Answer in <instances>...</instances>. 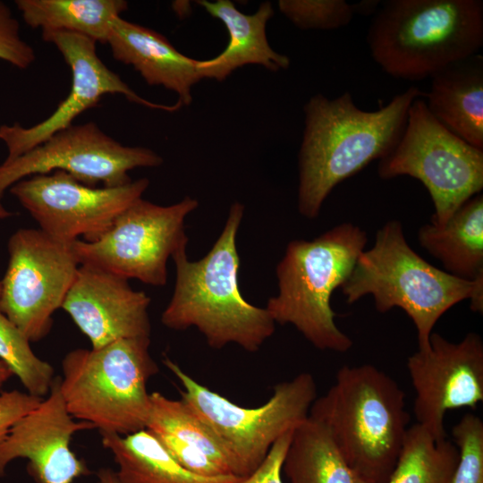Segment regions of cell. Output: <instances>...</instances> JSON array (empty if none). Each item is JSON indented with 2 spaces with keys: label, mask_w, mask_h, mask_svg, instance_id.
<instances>
[{
  "label": "cell",
  "mask_w": 483,
  "mask_h": 483,
  "mask_svg": "<svg viewBox=\"0 0 483 483\" xmlns=\"http://www.w3.org/2000/svg\"><path fill=\"white\" fill-rule=\"evenodd\" d=\"M426 93L411 87L377 111H364L346 91L329 99L311 97L304 106L299 151L298 209L316 218L332 190L395 147L412 102Z\"/></svg>",
  "instance_id": "1"
},
{
  "label": "cell",
  "mask_w": 483,
  "mask_h": 483,
  "mask_svg": "<svg viewBox=\"0 0 483 483\" xmlns=\"http://www.w3.org/2000/svg\"><path fill=\"white\" fill-rule=\"evenodd\" d=\"M243 215L242 203L231 205L220 235L199 260L191 261L186 248L173 255L174 288L161 323L173 330L195 327L213 349L235 343L255 352L272 336L275 323L239 289L236 237Z\"/></svg>",
  "instance_id": "2"
},
{
  "label": "cell",
  "mask_w": 483,
  "mask_h": 483,
  "mask_svg": "<svg viewBox=\"0 0 483 483\" xmlns=\"http://www.w3.org/2000/svg\"><path fill=\"white\" fill-rule=\"evenodd\" d=\"M309 417L328 430L338 451L371 483L390 477L408 431L405 394L397 382L371 364L343 366Z\"/></svg>",
  "instance_id": "3"
},
{
  "label": "cell",
  "mask_w": 483,
  "mask_h": 483,
  "mask_svg": "<svg viewBox=\"0 0 483 483\" xmlns=\"http://www.w3.org/2000/svg\"><path fill=\"white\" fill-rule=\"evenodd\" d=\"M367 42L391 76L419 80L477 54L483 44L479 0H388L380 4Z\"/></svg>",
  "instance_id": "4"
},
{
  "label": "cell",
  "mask_w": 483,
  "mask_h": 483,
  "mask_svg": "<svg viewBox=\"0 0 483 483\" xmlns=\"http://www.w3.org/2000/svg\"><path fill=\"white\" fill-rule=\"evenodd\" d=\"M367 241L363 230L344 223L311 241L290 242L275 269L278 293L265 307L275 323L292 325L318 350H350L352 341L336 326L330 300Z\"/></svg>",
  "instance_id": "5"
},
{
  "label": "cell",
  "mask_w": 483,
  "mask_h": 483,
  "mask_svg": "<svg viewBox=\"0 0 483 483\" xmlns=\"http://www.w3.org/2000/svg\"><path fill=\"white\" fill-rule=\"evenodd\" d=\"M474 285V279L459 278L427 262L407 243L401 223L390 220L340 288L349 304L372 295L381 313L402 309L416 327L419 350H427L436 323L456 303L470 300Z\"/></svg>",
  "instance_id": "6"
},
{
  "label": "cell",
  "mask_w": 483,
  "mask_h": 483,
  "mask_svg": "<svg viewBox=\"0 0 483 483\" xmlns=\"http://www.w3.org/2000/svg\"><path fill=\"white\" fill-rule=\"evenodd\" d=\"M149 346L150 337H136L70 351L60 377L69 413L100 433L127 436L145 429L150 409L147 384L159 370Z\"/></svg>",
  "instance_id": "7"
},
{
  "label": "cell",
  "mask_w": 483,
  "mask_h": 483,
  "mask_svg": "<svg viewBox=\"0 0 483 483\" xmlns=\"http://www.w3.org/2000/svg\"><path fill=\"white\" fill-rule=\"evenodd\" d=\"M165 366L182 386V400L202 419L228 453L234 474L244 478L265 459L274 443L304 421L317 396L309 372L275 386L262 405L247 408L197 382L170 358Z\"/></svg>",
  "instance_id": "8"
},
{
  "label": "cell",
  "mask_w": 483,
  "mask_h": 483,
  "mask_svg": "<svg viewBox=\"0 0 483 483\" xmlns=\"http://www.w3.org/2000/svg\"><path fill=\"white\" fill-rule=\"evenodd\" d=\"M379 177L408 175L420 181L432 199L431 223L444 225L455 210L483 188V150L441 125L425 100L411 105L395 147L379 160Z\"/></svg>",
  "instance_id": "9"
},
{
  "label": "cell",
  "mask_w": 483,
  "mask_h": 483,
  "mask_svg": "<svg viewBox=\"0 0 483 483\" xmlns=\"http://www.w3.org/2000/svg\"><path fill=\"white\" fill-rule=\"evenodd\" d=\"M199 207L189 196L160 206L142 198L129 206L98 240H76L72 250L80 264H88L126 279L163 286L169 258L187 248L185 219Z\"/></svg>",
  "instance_id": "10"
},
{
  "label": "cell",
  "mask_w": 483,
  "mask_h": 483,
  "mask_svg": "<svg viewBox=\"0 0 483 483\" xmlns=\"http://www.w3.org/2000/svg\"><path fill=\"white\" fill-rule=\"evenodd\" d=\"M72 243L32 228L17 230L8 241L0 309L30 343L49 334L75 278L80 264Z\"/></svg>",
  "instance_id": "11"
},
{
  "label": "cell",
  "mask_w": 483,
  "mask_h": 483,
  "mask_svg": "<svg viewBox=\"0 0 483 483\" xmlns=\"http://www.w3.org/2000/svg\"><path fill=\"white\" fill-rule=\"evenodd\" d=\"M149 185L147 178L117 186L90 187L64 171L35 174L14 183L10 192L41 231L72 243L80 237L96 242Z\"/></svg>",
  "instance_id": "12"
},
{
  "label": "cell",
  "mask_w": 483,
  "mask_h": 483,
  "mask_svg": "<svg viewBox=\"0 0 483 483\" xmlns=\"http://www.w3.org/2000/svg\"><path fill=\"white\" fill-rule=\"evenodd\" d=\"M163 158L144 147L124 146L96 123L72 124L16 159L0 165V199L17 182L60 170L80 182L117 187L131 182L129 172L156 167Z\"/></svg>",
  "instance_id": "13"
},
{
  "label": "cell",
  "mask_w": 483,
  "mask_h": 483,
  "mask_svg": "<svg viewBox=\"0 0 483 483\" xmlns=\"http://www.w3.org/2000/svg\"><path fill=\"white\" fill-rule=\"evenodd\" d=\"M42 38L55 46L72 72L71 89L56 109L30 127L20 123L0 126V140L7 148L9 163L73 124L82 113L96 106L106 94H121L129 101L152 109L177 111L182 106L150 102L131 89L99 58L94 40L69 32H45Z\"/></svg>",
  "instance_id": "14"
},
{
  "label": "cell",
  "mask_w": 483,
  "mask_h": 483,
  "mask_svg": "<svg viewBox=\"0 0 483 483\" xmlns=\"http://www.w3.org/2000/svg\"><path fill=\"white\" fill-rule=\"evenodd\" d=\"M406 366L415 392L416 424L436 440L446 438L448 411L475 408L483 401V342L476 333L459 343L432 333L429 347L411 354Z\"/></svg>",
  "instance_id": "15"
},
{
  "label": "cell",
  "mask_w": 483,
  "mask_h": 483,
  "mask_svg": "<svg viewBox=\"0 0 483 483\" xmlns=\"http://www.w3.org/2000/svg\"><path fill=\"white\" fill-rule=\"evenodd\" d=\"M95 427L74 419L67 411L55 377L48 394L17 420L0 442V477L15 459H27L37 483H73L90 474L83 459L71 448L72 436Z\"/></svg>",
  "instance_id": "16"
},
{
  "label": "cell",
  "mask_w": 483,
  "mask_h": 483,
  "mask_svg": "<svg viewBox=\"0 0 483 483\" xmlns=\"http://www.w3.org/2000/svg\"><path fill=\"white\" fill-rule=\"evenodd\" d=\"M150 301L128 279L80 264L62 309L97 349L122 339L150 337Z\"/></svg>",
  "instance_id": "17"
},
{
  "label": "cell",
  "mask_w": 483,
  "mask_h": 483,
  "mask_svg": "<svg viewBox=\"0 0 483 483\" xmlns=\"http://www.w3.org/2000/svg\"><path fill=\"white\" fill-rule=\"evenodd\" d=\"M146 428L189 471L203 477L235 475L219 439L182 399L150 393Z\"/></svg>",
  "instance_id": "18"
},
{
  "label": "cell",
  "mask_w": 483,
  "mask_h": 483,
  "mask_svg": "<svg viewBox=\"0 0 483 483\" xmlns=\"http://www.w3.org/2000/svg\"><path fill=\"white\" fill-rule=\"evenodd\" d=\"M106 44L116 61L131 65L148 85L174 92L182 106L192 102V88L202 80L198 60L179 52L164 35L120 16Z\"/></svg>",
  "instance_id": "19"
},
{
  "label": "cell",
  "mask_w": 483,
  "mask_h": 483,
  "mask_svg": "<svg viewBox=\"0 0 483 483\" xmlns=\"http://www.w3.org/2000/svg\"><path fill=\"white\" fill-rule=\"evenodd\" d=\"M197 4L219 20L229 36L223 52L211 59L198 60L197 68L201 79L223 81L233 72L247 64H258L271 72L289 67L288 56L275 51L267 38V24L274 15L270 2L261 3L253 14L242 13L229 0H199Z\"/></svg>",
  "instance_id": "20"
},
{
  "label": "cell",
  "mask_w": 483,
  "mask_h": 483,
  "mask_svg": "<svg viewBox=\"0 0 483 483\" xmlns=\"http://www.w3.org/2000/svg\"><path fill=\"white\" fill-rule=\"evenodd\" d=\"M425 95L427 108L450 132L483 150V57L475 54L440 70Z\"/></svg>",
  "instance_id": "21"
},
{
  "label": "cell",
  "mask_w": 483,
  "mask_h": 483,
  "mask_svg": "<svg viewBox=\"0 0 483 483\" xmlns=\"http://www.w3.org/2000/svg\"><path fill=\"white\" fill-rule=\"evenodd\" d=\"M103 446L118 465L122 483H240L235 475L203 477L180 465L147 428L120 436L100 433Z\"/></svg>",
  "instance_id": "22"
},
{
  "label": "cell",
  "mask_w": 483,
  "mask_h": 483,
  "mask_svg": "<svg viewBox=\"0 0 483 483\" xmlns=\"http://www.w3.org/2000/svg\"><path fill=\"white\" fill-rule=\"evenodd\" d=\"M419 244L442 262L445 272L466 280L483 273V196L462 204L442 226H421Z\"/></svg>",
  "instance_id": "23"
},
{
  "label": "cell",
  "mask_w": 483,
  "mask_h": 483,
  "mask_svg": "<svg viewBox=\"0 0 483 483\" xmlns=\"http://www.w3.org/2000/svg\"><path fill=\"white\" fill-rule=\"evenodd\" d=\"M15 5L24 22L42 33H75L102 44L128 8L123 0H16Z\"/></svg>",
  "instance_id": "24"
},
{
  "label": "cell",
  "mask_w": 483,
  "mask_h": 483,
  "mask_svg": "<svg viewBox=\"0 0 483 483\" xmlns=\"http://www.w3.org/2000/svg\"><path fill=\"white\" fill-rule=\"evenodd\" d=\"M283 471L289 483H371L349 466L326 427L310 417L294 428Z\"/></svg>",
  "instance_id": "25"
},
{
  "label": "cell",
  "mask_w": 483,
  "mask_h": 483,
  "mask_svg": "<svg viewBox=\"0 0 483 483\" xmlns=\"http://www.w3.org/2000/svg\"><path fill=\"white\" fill-rule=\"evenodd\" d=\"M458 461L459 451L453 442L436 440L415 423L408 428L386 483H453Z\"/></svg>",
  "instance_id": "26"
},
{
  "label": "cell",
  "mask_w": 483,
  "mask_h": 483,
  "mask_svg": "<svg viewBox=\"0 0 483 483\" xmlns=\"http://www.w3.org/2000/svg\"><path fill=\"white\" fill-rule=\"evenodd\" d=\"M30 343L0 309V360L19 378L28 394L44 398L55 377V370L50 363L34 353Z\"/></svg>",
  "instance_id": "27"
},
{
  "label": "cell",
  "mask_w": 483,
  "mask_h": 483,
  "mask_svg": "<svg viewBox=\"0 0 483 483\" xmlns=\"http://www.w3.org/2000/svg\"><path fill=\"white\" fill-rule=\"evenodd\" d=\"M280 12L302 30H335L353 18L352 4L344 0H280Z\"/></svg>",
  "instance_id": "28"
},
{
  "label": "cell",
  "mask_w": 483,
  "mask_h": 483,
  "mask_svg": "<svg viewBox=\"0 0 483 483\" xmlns=\"http://www.w3.org/2000/svg\"><path fill=\"white\" fill-rule=\"evenodd\" d=\"M459 461L453 483H483V421L466 413L452 429Z\"/></svg>",
  "instance_id": "29"
},
{
  "label": "cell",
  "mask_w": 483,
  "mask_h": 483,
  "mask_svg": "<svg viewBox=\"0 0 483 483\" xmlns=\"http://www.w3.org/2000/svg\"><path fill=\"white\" fill-rule=\"evenodd\" d=\"M0 59L18 69L29 68L36 59L33 47L21 35L20 23L6 4L0 1Z\"/></svg>",
  "instance_id": "30"
},
{
  "label": "cell",
  "mask_w": 483,
  "mask_h": 483,
  "mask_svg": "<svg viewBox=\"0 0 483 483\" xmlns=\"http://www.w3.org/2000/svg\"><path fill=\"white\" fill-rule=\"evenodd\" d=\"M293 430L281 436L271 446L262 462L240 483H283V463Z\"/></svg>",
  "instance_id": "31"
},
{
  "label": "cell",
  "mask_w": 483,
  "mask_h": 483,
  "mask_svg": "<svg viewBox=\"0 0 483 483\" xmlns=\"http://www.w3.org/2000/svg\"><path fill=\"white\" fill-rule=\"evenodd\" d=\"M42 399L26 391L11 390L0 393V442L13 425L33 410Z\"/></svg>",
  "instance_id": "32"
},
{
  "label": "cell",
  "mask_w": 483,
  "mask_h": 483,
  "mask_svg": "<svg viewBox=\"0 0 483 483\" xmlns=\"http://www.w3.org/2000/svg\"><path fill=\"white\" fill-rule=\"evenodd\" d=\"M475 285L470 301V309L474 312H483V273L474 278Z\"/></svg>",
  "instance_id": "33"
},
{
  "label": "cell",
  "mask_w": 483,
  "mask_h": 483,
  "mask_svg": "<svg viewBox=\"0 0 483 483\" xmlns=\"http://www.w3.org/2000/svg\"><path fill=\"white\" fill-rule=\"evenodd\" d=\"M380 6V2L376 0H366L356 4H352L353 13L360 15L375 14Z\"/></svg>",
  "instance_id": "34"
},
{
  "label": "cell",
  "mask_w": 483,
  "mask_h": 483,
  "mask_svg": "<svg viewBox=\"0 0 483 483\" xmlns=\"http://www.w3.org/2000/svg\"><path fill=\"white\" fill-rule=\"evenodd\" d=\"M98 483H122L116 471L109 468H101L97 472Z\"/></svg>",
  "instance_id": "35"
},
{
  "label": "cell",
  "mask_w": 483,
  "mask_h": 483,
  "mask_svg": "<svg viewBox=\"0 0 483 483\" xmlns=\"http://www.w3.org/2000/svg\"><path fill=\"white\" fill-rule=\"evenodd\" d=\"M12 377L13 374L11 369L0 360V389Z\"/></svg>",
  "instance_id": "36"
},
{
  "label": "cell",
  "mask_w": 483,
  "mask_h": 483,
  "mask_svg": "<svg viewBox=\"0 0 483 483\" xmlns=\"http://www.w3.org/2000/svg\"><path fill=\"white\" fill-rule=\"evenodd\" d=\"M11 214L6 210L3 205L0 203V219L9 216ZM0 292H1V282H0Z\"/></svg>",
  "instance_id": "37"
}]
</instances>
